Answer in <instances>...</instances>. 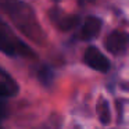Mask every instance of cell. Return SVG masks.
<instances>
[{"mask_svg": "<svg viewBox=\"0 0 129 129\" xmlns=\"http://www.w3.org/2000/svg\"><path fill=\"white\" fill-rule=\"evenodd\" d=\"M0 6L7 14L11 17V20L15 22V25L22 32L28 34L31 38L36 39L40 34V29L38 26V22L35 21L34 13L18 0H0Z\"/></svg>", "mask_w": 129, "mask_h": 129, "instance_id": "obj_1", "label": "cell"}, {"mask_svg": "<svg viewBox=\"0 0 129 129\" xmlns=\"http://www.w3.org/2000/svg\"><path fill=\"white\" fill-rule=\"evenodd\" d=\"M0 51L11 57H17V56L34 57L35 56V53L24 42H21L17 38L13 39V38H10L9 35H6L2 31H0Z\"/></svg>", "mask_w": 129, "mask_h": 129, "instance_id": "obj_2", "label": "cell"}, {"mask_svg": "<svg viewBox=\"0 0 129 129\" xmlns=\"http://www.w3.org/2000/svg\"><path fill=\"white\" fill-rule=\"evenodd\" d=\"M85 62L90 68H93L96 71H100V72H107L110 70L108 58L94 46L87 47V50L85 51Z\"/></svg>", "mask_w": 129, "mask_h": 129, "instance_id": "obj_3", "label": "cell"}, {"mask_svg": "<svg viewBox=\"0 0 129 129\" xmlns=\"http://www.w3.org/2000/svg\"><path fill=\"white\" fill-rule=\"evenodd\" d=\"M129 46V35L121 31H114L106 39V47L112 54H122Z\"/></svg>", "mask_w": 129, "mask_h": 129, "instance_id": "obj_4", "label": "cell"}, {"mask_svg": "<svg viewBox=\"0 0 129 129\" xmlns=\"http://www.w3.org/2000/svg\"><path fill=\"white\" fill-rule=\"evenodd\" d=\"M18 93L15 79L4 70H0V97H13Z\"/></svg>", "mask_w": 129, "mask_h": 129, "instance_id": "obj_5", "label": "cell"}, {"mask_svg": "<svg viewBox=\"0 0 129 129\" xmlns=\"http://www.w3.org/2000/svg\"><path fill=\"white\" fill-rule=\"evenodd\" d=\"M101 29V20L97 17H89L86 18V21L83 22L81 29V36L83 40H90L94 39Z\"/></svg>", "mask_w": 129, "mask_h": 129, "instance_id": "obj_6", "label": "cell"}, {"mask_svg": "<svg viewBox=\"0 0 129 129\" xmlns=\"http://www.w3.org/2000/svg\"><path fill=\"white\" fill-rule=\"evenodd\" d=\"M79 18L75 17V15H62V17H57L56 20V25L58 26L62 31H68V29H72L78 25Z\"/></svg>", "mask_w": 129, "mask_h": 129, "instance_id": "obj_7", "label": "cell"}, {"mask_svg": "<svg viewBox=\"0 0 129 129\" xmlns=\"http://www.w3.org/2000/svg\"><path fill=\"white\" fill-rule=\"evenodd\" d=\"M97 114H99V118H100V121L103 123H108L110 122V118H111V115H110V107H108V103L107 101H100L97 106Z\"/></svg>", "mask_w": 129, "mask_h": 129, "instance_id": "obj_8", "label": "cell"}, {"mask_svg": "<svg viewBox=\"0 0 129 129\" xmlns=\"http://www.w3.org/2000/svg\"><path fill=\"white\" fill-rule=\"evenodd\" d=\"M6 114H7V108L3 103H0V122L6 118Z\"/></svg>", "mask_w": 129, "mask_h": 129, "instance_id": "obj_9", "label": "cell"}]
</instances>
